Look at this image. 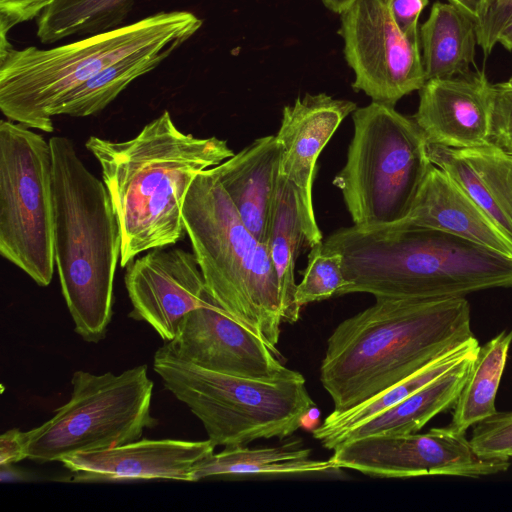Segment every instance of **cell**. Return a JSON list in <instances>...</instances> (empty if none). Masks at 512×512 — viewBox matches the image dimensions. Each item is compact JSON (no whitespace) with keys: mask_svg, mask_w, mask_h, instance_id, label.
Returning <instances> with one entry per match:
<instances>
[{"mask_svg":"<svg viewBox=\"0 0 512 512\" xmlns=\"http://www.w3.org/2000/svg\"><path fill=\"white\" fill-rule=\"evenodd\" d=\"M428 155L512 242V156L492 141L471 148L428 144Z\"/></svg>","mask_w":512,"mask_h":512,"instance_id":"cell-19","label":"cell"},{"mask_svg":"<svg viewBox=\"0 0 512 512\" xmlns=\"http://www.w3.org/2000/svg\"><path fill=\"white\" fill-rule=\"evenodd\" d=\"M201 26L189 11H163L53 48H13L0 57L1 112L30 129L53 132L51 109L68 93L135 53L182 45Z\"/></svg>","mask_w":512,"mask_h":512,"instance_id":"cell-6","label":"cell"},{"mask_svg":"<svg viewBox=\"0 0 512 512\" xmlns=\"http://www.w3.org/2000/svg\"><path fill=\"white\" fill-rule=\"evenodd\" d=\"M135 0H56L37 18V38L52 44L77 35H93L115 29Z\"/></svg>","mask_w":512,"mask_h":512,"instance_id":"cell-28","label":"cell"},{"mask_svg":"<svg viewBox=\"0 0 512 512\" xmlns=\"http://www.w3.org/2000/svg\"><path fill=\"white\" fill-rule=\"evenodd\" d=\"M477 21L483 17L492 0H448Z\"/></svg>","mask_w":512,"mask_h":512,"instance_id":"cell-36","label":"cell"},{"mask_svg":"<svg viewBox=\"0 0 512 512\" xmlns=\"http://www.w3.org/2000/svg\"><path fill=\"white\" fill-rule=\"evenodd\" d=\"M344 57L354 72L352 88L372 101L395 106L427 78L419 31L404 34L382 0H355L340 14Z\"/></svg>","mask_w":512,"mask_h":512,"instance_id":"cell-11","label":"cell"},{"mask_svg":"<svg viewBox=\"0 0 512 512\" xmlns=\"http://www.w3.org/2000/svg\"><path fill=\"white\" fill-rule=\"evenodd\" d=\"M121 232L120 265L184 237L183 207L195 177L234 155L226 140L178 128L168 110L126 140L90 136Z\"/></svg>","mask_w":512,"mask_h":512,"instance_id":"cell-1","label":"cell"},{"mask_svg":"<svg viewBox=\"0 0 512 512\" xmlns=\"http://www.w3.org/2000/svg\"><path fill=\"white\" fill-rule=\"evenodd\" d=\"M326 8L340 14L355 0H321Z\"/></svg>","mask_w":512,"mask_h":512,"instance_id":"cell-37","label":"cell"},{"mask_svg":"<svg viewBox=\"0 0 512 512\" xmlns=\"http://www.w3.org/2000/svg\"><path fill=\"white\" fill-rule=\"evenodd\" d=\"M181 45L158 46L128 56L75 88L51 109V116L86 117L105 109L134 80L158 67Z\"/></svg>","mask_w":512,"mask_h":512,"instance_id":"cell-26","label":"cell"},{"mask_svg":"<svg viewBox=\"0 0 512 512\" xmlns=\"http://www.w3.org/2000/svg\"><path fill=\"white\" fill-rule=\"evenodd\" d=\"M154 371L202 422L216 446H246L257 439L291 436L315 406L303 375L277 381L203 369L160 347Z\"/></svg>","mask_w":512,"mask_h":512,"instance_id":"cell-7","label":"cell"},{"mask_svg":"<svg viewBox=\"0 0 512 512\" xmlns=\"http://www.w3.org/2000/svg\"><path fill=\"white\" fill-rule=\"evenodd\" d=\"M512 156V153H509Z\"/></svg>","mask_w":512,"mask_h":512,"instance_id":"cell-39","label":"cell"},{"mask_svg":"<svg viewBox=\"0 0 512 512\" xmlns=\"http://www.w3.org/2000/svg\"><path fill=\"white\" fill-rule=\"evenodd\" d=\"M53 163L49 140L0 122V254L37 285L53 278Z\"/></svg>","mask_w":512,"mask_h":512,"instance_id":"cell-10","label":"cell"},{"mask_svg":"<svg viewBox=\"0 0 512 512\" xmlns=\"http://www.w3.org/2000/svg\"><path fill=\"white\" fill-rule=\"evenodd\" d=\"M53 163L54 258L62 295L86 342L106 336L113 315L121 232L110 195L65 136L49 139Z\"/></svg>","mask_w":512,"mask_h":512,"instance_id":"cell-4","label":"cell"},{"mask_svg":"<svg viewBox=\"0 0 512 512\" xmlns=\"http://www.w3.org/2000/svg\"><path fill=\"white\" fill-rule=\"evenodd\" d=\"M27 432L18 428L10 429L0 436V465L9 466L28 458Z\"/></svg>","mask_w":512,"mask_h":512,"instance_id":"cell-35","label":"cell"},{"mask_svg":"<svg viewBox=\"0 0 512 512\" xmlns=\"http://www.w3.org/2000/svg\"><path fill=\"white\" fill-rule=\"evenodd\" d=\"M323 246L342 257L345 285L336 296L440 299L512 288V258L440 230L354 225Z\"/></svg>","mask_w":512,"mask_h":512,"instance_id":"cell-3","label":"cell"},{"mask_svg":"<svg viewBox=\"0 0 512 512\" xmlns=\"http://www.w3.org/2000/svg\"><path fill=\"white\" fill-rule=\"evenodd\" d=\"M348 468L382 478L445 475L479 478L505 472L510 459L479 455L465 434L451 429L404 435H372L339 443L329 458Z\"/></svg>","mask_w":512,"mask_h":512,"instance_id":"cell-12","label":"cell"},{"mask_svg":"<svg viewBox=\"0 0 512 512\" xmlns=\"http://www.w3.org/2000/svg\"><path fill=\"white\" fill-rule=\"evenodd\" d=\"M126 267L129 317L147 322L165 342L175 338L189 312L215 302L193 252L155 248Z\"/></svg>","mask_w":512,"mask_h":512,"instance_id":"cell-14","label":"cell"},{"mask_svg":"<svg viewBox=\"0 0 512 512\" xmlns=\"http://www.w3.org/2000/svg\"><path fill=\"white\" fill-rule=\"evenodd\" d=\"M305 234L299 202L290 181L279 174L268 231L267 246L276 270L282 321L295 323L301 307L295 299V262Z\"/></svg>","mask_w":512,"mask_h":512,"instance_id":"cell-25","label":"cell"},{"mask_svg":"<svg viewBox=\"0 0 512 512\" xmlns=\"http://www.w3.org/2000/svg\"><path fill=\"white\" fill-rule=\"evenodd\" d=\"M477 352L396 405L354 427L342 436L339 443L372 435L418 432L436 415L454 406L470 375Z\"/></svg>","mask_w":512,"mask_h":512,"instance_id":"cell-21","label":"cell"},{"mask_svg":"<svg viewBox=\"0 0 512 512\" xmlns=\"http://www.w3.org/2000/svg\"><path fill=\"white\" fill-rule=\"evenodd\" d=\"M419 39L427 80L465 75L475 64L477 20L450 2L433 3Z\"/></svg>","mask_w":512,"mask_h":512,"instance_id":"cell-22","label":"cell"},{"mask_svg":"<svg viewBox=\"0 0 512 512\" xmlns=\"http://www.w3.org/2000/svg\"><path fill=\"white\" fill-rule=\"evenodd\" d=\"M56 0H0V26L15 25L38 18Z\"/></svg>","mask_w":512,"mask_h":512,"instance_id":"cell-33","label":"cell"},{"mask_svg":"<svg viewBox=\"0 0 512 512\" xmlns=\"http://www.w3.org/2000/svg\"><path fill=\"white\" fill-rule=\"evenodd\" d=\"M183 218L214 301L279 357L282 316L268 246L245 226L212 168L195 177L185 199Z\"/></svg>","mask_w":512,"mask_h":512,"instance_id":"cell-5","label":"cell"},{"mask_svg":"<svg viewBox=\"0 0 512 512\" xmlns=\"http://www.w3.org/2000/svg\"><path fill=\"white\" fill-rule=\"evenodd\" d=\"M470 442L481 456L512 458V411L496 412L476 424Z\"/></svg>","mask_w":512,"mask_h":512,"instance_id":"cell-30","label":"cell"},{"mask_svg":"<svg viewBox=\"0 0 512 512\" xmlns=\"http://www.w3.org/2000/svg\"><path fill=\"white\" fill-rule=\"evenodd\" d=\"M339 470L333 462L311 458V450L300 442L281 446L248 448L225 447L199 461L193 469V481L212 476L237 475H306Z\"/></svg>","mask_w":512,"mask_h":512,"instance_id":"cell-23","label":"cell"},{"mask_svg":"<svg viewBox=\"0 0 512 512\" xmlns=\"http://www.w3.org/2000/svg\"><path fill=\"white\" fill-rule=\"evenodd\" d=\"M512 21V0H492L487 11L477 21V44L485 57L489 56L503 29Z\"/></svg>","mask_w":512,"mask_h":512,"instance_id":"cell-31","label":"cell"},{"mask_svg":"<svg viewBox=\"0 0 512 512\" xmlns=\"http://www.w3.org/2000/svg\"><path fill=\"white\" fill-rule=\"evenodd\" d=\"M162 347L175 358L233 376L277 381L302 375L285 367L257 335L216 302L189 312L175 338Z\"/></svg>","mask_w":512,"mask_h":512,"instance_id":"cell-13","label":"cell"},{"mask_svg":"<svg viewBox=\"0 0 512 512\" xmlns=\"http://www.w3.org/2000/svg\"><path fill=\"white\" fill-rule=\"evenodd\" d=\"M472 336L465 297L376 298L327 340L320 381L333 401L332 413L375 397Z\"/></svg>","mask_w":512,"mask_h":512,"instance_id":"cell-2","label":"cell"},{"mask_svg":"<svg viewBox=\"0 0 512 512\" xmlns=\"http://www.w3.org/2000/svg\"><path fill=\"white\" fill-rule=\"evenodd\" d=\"M356 109L352 101L319 93L297 97L282 110L275 135L282 146L279 173L296 191L305 242L310 248L323 242L312 200L316 162L341 122Z\"/></svg>","mask_w":512,"mask_h":512,"instance_id":"cell-15","label":"cell"},{"mask_svg":"<svg viewBox=\"0 0 512 512\" xmlns=\"http://www.w3.org/2000/svg\"><path fill=\"white\" fill-rule=\"evenodd\" d=\"M302 274L295 293L299 307L336 296L345 285L340 253L326 249L323 242L311 247Z\"/></svg>","mask_w":512,"mask_h":512,"instance_id":"cell-29","label":"cell"},{"mask_svg":"<svg viewBox=\"0 0 512 512\" xmlns=\"http://www.w3.org/2000/svg\"><path fill=\"white\" fill-rule=\"evenodd\" d=\"M495 85L483 70L427 80L413 116L428 144L471 148L491 141Z\"/></svg>","mask_w":512,"mask_h":512,"instance_id":"cell-16","label":"cell"},{"mask_svg":"<svg viewBox=\"0 0 512 512\" xmlns=\"http://www.w3.org/2000/svg\"><path fill=\"white\" fill-rule=\"evenodd\" d=\"M71 385L67 403L26 431L29 459L45 463L114 448L139 440L144 429L158 424L150 411L154 384L146 364L120 374L77 370Z\"/></svg>","mask_w":512,"mask_h":512,"instance_id":"cell-9","label":"cell"},{"mask_svg":"<svg viewBox=\"0 0 512 512\" xmlns=\"http://www.w3.org/2000/svg\"><path fill=\"white\" fill-rule=\"evenodd\" d=\"M347 160L333 179L355 226H392L408 214L431 166L413 118L372 101L353 112Z\"/></svg>","mask_w":512,"mask_h":512,"instance_id":"cell-8","label":"cell"},{"mask_svg":"<svg viewBox=\"0 0 512 512\" xmlns=\"http://www.w3.org/2000/svg\"><path fill=\"white\" fill-rule=\"evenodd\" d=\"M512 344V330H503L480 346L470 375L453 406L450 428L463 433L495 414L496 395Z\"/></svg>","mask_w":512,"mask_h":512,"instance_id":"cell-27","label":"cell"},{"mask_svg":"<svg viewBox=\"0 0 512 512\" xmlns=\"http://www.w3.org/2000/svg\"><path fill=\"white\" fill-rule=\"evenodd\" d=\"M215 445L179 439H143L114 448L79 452L60 460L74 481H193L195 465L214 453Z\"/></svg>","mask_w":512,"mask_h":512,"instance_id":"cell-17","label":"cell"},{"mask_svg":"<svg viewBox=\"0 0 512 512\" xmlns=\"http://www.w3.org/2000/svg\"><path fill=\"white\" fill-rule=\"evenodd\" d=\"M479 347L478 340L472 336L448 348L422 368L375 397L345 412H331L323 423L313 430V437L326 449L333 450L345 433L407 398L475 353Z\"/></svg>","mask_w":512,"mask_h":512,"instance_id":"cell-24","label":"cell"},{"mask_svg":"<svg viewBox=\"0 0 512 512\" xmlns=\"http://www.w3.org/2000/svg\"><path fill=\"white\" fill-rule=\"evenodd\" d=\"M395 226L440 230L512 258V242L476 202L433 163L408 214Z\"/></svg>","mask_w":512,"mask_h":512,"instance_id":"cell-18","label":"cell"},{"mask_svg":"<svg viewBox=\"0 0 512 512\" xmlns=\"http://www.w3.org/2000/svg\"><path fill=\"white\" fill-rule=\"evenodd\" d=\"M281 155V143L268 135L212 167L245 226L266 245Z\"/></svg>","mask_w":512,"mask_h":512,"instance_id":"cell-20","label":"cell"},{"mask_svg":"<svg viewBox=\"0 0 512 512\" xmlns=\"http://www.w3.org/2000/svg\"><path fill=\"white\" fill-rule=\"evenodd\" d=\"M495 85L491 141L512 153V88Z\"/></svg>","mask_w":512,"mask_h":512,"instance_id":"cell-32","label":"cell"},{"mask_svg":"<svg viewBox=\"0 0 512 512\" xmlns=\"http://www.w3.org/2000/svg\"><path fill=\"white\" fill-rule=\"evenodd\" d=\"M498 85H500L502 87H506V88H512V78L508 79L505 82H500V83H498Z\"/></svg>","mask_w":512,"mask_h":512,"instance_id":"cell-38","label":"cell"},{"mask_svg":"<svg viewBox=\"0 0 512 512\" xmlns=\"http://www.w3.org/2000/svg\"><path fill=\"white\" fill-rule=\"evenodd\" d=\"M404 34L418 32V19L428 0H382Z\"/></svg>","mask_w":512,"mask_h":512,"instance_id":"cell-34","label":"cell"}]
</instances>
